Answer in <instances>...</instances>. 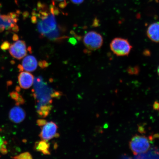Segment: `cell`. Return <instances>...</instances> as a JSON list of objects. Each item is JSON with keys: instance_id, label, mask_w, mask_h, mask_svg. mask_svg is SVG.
<instances>
[{"instance_id": "6da1fadb", "label": "cell", "mask_w": 159, "mask_h": 159, "mask_svg": "<svg viewBox=\"0 0 159 159\" xmlns=\"http://www.w3.org/2000/svg\"><path fill=\"white\" fill-rule=\"evenodd\" d=\"M59 13L54 4L48 7L43 3L38 4L36 11L33 13L31 21L36 25L41 37L56 42L68 38L65 35V30L57 23L55 16Z\"/></svg>"}, {"instance_id": "7a4b0ae2", "label": "cell", "mask_w": 159, "mask_h": 159, "mask_svg": "<svg viewBox=\"0 0 159 159\" xmlns=\"http://www.w3.org/2000/svg\"><path fill=\"white\" fill-rule=\"evenodd\" d=\"M33 83V96L37 101V105L51 104L52 102V95L54 90L43 81L41 77H36Z\"/></svg>"}, {"instance_id": "3957f363", "label": "cell", "mask_w": 159, "mask_h": 159, "mask_svg": "<svg viewBox=\"0 0 159 159\" xmlns=\"http://www.w3.org/2000/svg\"><path fill=\"white\" fill-rule=\"evenodd\" d=\"M129 148L134 155L144 154L149 150L150 144L148 139L144 136L136 135L129 142Z\"/></svg>"}, {"instance_id": "277c9868", "label": "cell", "mask_w": 159, "mask_h": 159, "mask_svg": "<svg viewBox=\"0 0 159 159\" xmlns=\"http://www.w3.org/2000/svg\"><path fill=\"white\" fill-rule=\"evenodd\" d=\"M110 48L112 52L117 56L124 57L129 55L132 47L128 39L117 37L111 41Z\"/></svg>"}, {"instance_id": "5b68a950", "label": "cell", "mask_w": 159, "mask_h": 159, "mask_svg": "<svg viewBox=\"0 0 159 159\" xmlns=\"http://www.w3.org/2000/svg\"><path fill=\"white\" fill-rule=\"evenodd\" d=\"M83 42L85 47L91 51L101 48L103 44V38L100 34L95 31H90L83 37Z\"/></svg>"}, {"instance_id": "8992f818", "label": "cell", "mask_w": 159, "mask_h": 159, "mask_svg": "<svg viewBox=\"0 0 159 159\" xmlns=\"http://www.w3.org/2000/svg\"><path fill=\"white\" fill-rule=\"evenodd\" d=\"M17 20L16 15L13 13L7 15H0V32L5 30H11L17 32L19 30L16 24Z\"/></svg>"}, {"instance_id": "52a82bcc", "label": "cell", "mask_w": 159, "mask_h": 159, "mask_svg": "<svg viewBox=\"0 0 159 159\" xmlns=\"http://www.w3.org/2000/svg\"><path fill=\"white\" fill-rule=\"evenodd\" d=\"M39 137L42 140L46 141L51 140L54 138H57L59 134H57V125L54 122H47L44 126H42Z\"/></svg>"}, {"instance_id": "ba28073f", "label": "cell", "mask_w": 159, "mask_h": 159, "mask_svg": "<svg viewBox=\"0 0 159 159\" xmlns=\"http://www.w3.org/2000/svg\"><path fill=\"white\" fill-rule=\"evenodd\" d=\"M9 52L13 57L17 59H21L27 54L26 45L24 41L18 40L10 46Z\"/></svg>"}, {"instance_id": "9c48e42d", "label": "cell", "mask_w": 159, "mask_h": 159, "mask_svg": "<svg viewBox=\"0 0 159 159\" xmlns=\"http://www.w3.org/2000/svg\"><path fill=\"white\" fill-rule=\"evenodd\" d=\"M38 65L36 58L33 56L29 55L23 59L22 65L19 66V68L21 71L24 70L32 72L37 69Z\"/></svg>"}, {"instance_id": "30bf717a", "label": "cell", "mask_w": 159, "mask_h": 159, "mask_svg": "<svg viewBox=\"0 0 159 159\" xmlns=\"http://www.w3.org/2000/svg\"><path fill=\"white\" fill-rule=\"evenodd\" d=\"M9 117L12 122L18 124L22 122L25 117V113L22 108L19 107H15L10 111Z\"/></svg>"}, {"instance_id": "8fae6325", "label": "cell", "mask_w": 159, "mask_h": 159, "mask_svg": "<svg viewBox=\"0 0 159 159\" xmlns=\"http://www.w3.org/2000/svg\"><path fill=\"white\" fill-rule=\"evenodd\" d=\"M34 77L29 72H22L18 76V81L20 86L23 89H28L33 84Z\"/></svg>"}, {"instance_id": "7c38bea8", "label": "cell", "mask_w": 159, "mask_h": 159, "mask_svg": "<svg viewBox=\"0 0 159 159\" xmlns=\"http://www.w3.org/2000/svg\"><path fill=\"white\" fill-rule=\"evenodd\" d=\"M146 33L151 41L154 43H159V22H157L149 25Z\"/></svg>"}, {"instance_id": "4fadbf2b", "label": "cell", "mask_w": 159, "mask_h": 159, "mask_svg": "<svg viewBox=\"0 0 159 159\" xmlns=\"http://www.w3.org/2000/svg\"><path fill=\"white\" fill-rule=\"evenodd\" d=\"M50 144L47 141L42 140L35 143L34 149L37 152H41L44 155H50L49 150Z\"/></svg>"}, {"instance_id": "5bb4252c", "label": "cell", "mask_w": 159, "mask_h": 159, "mask_svg": "<svg viewBox=\"0 0 159 159\" xmlns=\"http://www.w3.org/2000/svg\"><path fill=\"white\" fill-rule=\"evenodd\" d=\"M52 108L51 104H46L36 105L37 111L38 114L43 118L47 117Z\"/></svg>"}, {"instance_id": "9a60e30c", "label": "cell", "mask_w": 159, "mask_h": 159, "mask_svg": "<svg viewBox=\"0 0 159 159\" xmlns=\"http://www.w3.org/2000/svg\"><path fill=\"white\" fill-rule=\"evenodd\" d=\"M15 159H32L33 157L30 154L29 152H25L19 154L18 156H16L13 158Z\"/></svg>"}, {"instance_id": "2e32d148", "label": "cell", "mask_w": 159, "mask_h": 159, "mask_svg": "<svg viewBox=\"0 0 159 159\" xmlns=\"http://www.w3.org/2000/svg\"><path fill=\"white\" fill-rule=\"evenodd\" d=\"M12 97L13 98H14L20 104H23L24 102V99L20 95H19L17 93H15L14 94H12Z\"/></svg>"}, {"instance_id": "e0dca14e", "label": "cell", "mask_w": 159, "mask_h": 159, "mask_svg": "<svg viewBox=\"0 0 159 159\" xmlns=\"http://www.w3.org/2000/svg\"><path fill=\"white\" fill-rule=\"evenodd\" d=\"M128 72L131 75H136L139 73V70L138 67H130L128 70Z\"/></svg>"}, {"instance_id": "ac0fdd59", "label": "cell", "mask_w": 159, "mask_h": 159, "mask_svg": "<svg viewBox=\"0 0 159 159\" xmlns=\"http://www.w3.org/2000/svg\"><path fill=\"white\" fill-rule=\"evenodd\" d=\"M57 2L59 3V7L61 8H64L66 6V0H54Z\"/></svg>"}, {"instance_id": "d6986e66", "label": "cell", "mask_w": 159, "mask_h": 159, "mask_svg": "<svg viewBox=\"0 0 159 159\" xmlns=\"http://www.w3.org/2000/svg\"><path fill=\"white\" fill-rule=\"evenodd\" d=\"M10 47V43L7 41L5 42L1 46V48L3 50H7L9 49Z\"/></svg>"}, {"instance_id": "ffe728a7", "label": "cell", "mask_w": 159, "mask_h": 159, "mask_svg": "<svg viewBox=\"0 0 159 159\" xmlns=\"http://www.w3.org/2000/svg\"><path fill=\"white\" fill-rule=\"evenodd\" d=\"M37 124L40 127H42L47 122V121L44 119H39L37 120Z\"/></svg>"}, {"instance_id": "44dd1931", "label": "cell", "mask_w": 159, "mask_h": 159, "mask_svg": "<svg viewBox=\"0 0 159 159\" xmlns=\"http://www.w3.org/2000/svg\"><path fill=\"white\" fill-rule=\"evenodd\" d=\"M4 146V141L2 137L0 136V152L2 150Z\"/></svg>"}, {"instance_id": "7402d4cb", "label": "cell", "mask_w": 159, "mask_h": 159, "mask_svg": "<svg viewBox=\"0 0 159 159\" xmlns=\"http://www.w3.org/2000/svg\"><path fill=\"white\" fill-rule=\"evenodd\" d=\"M153 108L155 110H159V102L157 101H156L153 105Z\"/></svg>"}, {"instance_id": "603a6c76", "label": "cell", "mask_w": 159, "mask_h": 159, "mask_svg": "<svg viewBox=\"0 0 159 159\" xmlns=\"http://www.w3.org/2000/svg\"><path fill=\"white\" fill-rule=\"evenodd\" d=\"M71 1L75 4H80L83 2L84 0H71Z\"/></svg>"}, {"instance_id": "cb8c5ba5", "label": "cell", "mask_w": 159, "mask_h": 159, "mask_svg": "<svg viewBox=\"0 0 159 159\" xmlns=\"http://www.w3.org/2000/svg\"><path fill=\"white\" fill-rule=\"evenodd\" d=\"M157 73L159 76V65L158 66L157 68Z\"/></svg>"}]
</instances>
